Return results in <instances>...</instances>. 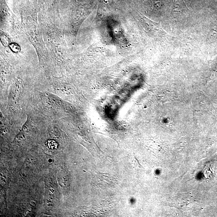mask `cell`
I'll return each mask as SVG.
<instances>
[{"mask_svg": "<svg viewBox=\"0 0 217 217\" xmlns=\"http://www.w3.org/2000/svg\"><path fill=\"white\" fill-rule=\"evenodd\" d=\"M11 50L14 52H18L20 51V47L16 43H12L9 46Z\"/></svg>", "mask_w": 217, "mask_h": 217, "instance_id": "1", "label": "cell"}, {"mask_svg": "<svg viewBox=\"0 0 217 217\" xmlns=\"http://www.w3.org/2000/svg\"><path fill=\"white\" fill-rule=\"evenodd\" d=\"M1 40L2 43L5 46H7L9 43V39L5 35H1Z\"/></svg>", "mask_w": 217, "mask_h": 217, "instance_id": "2", "label": "cell"}]
</instances>
